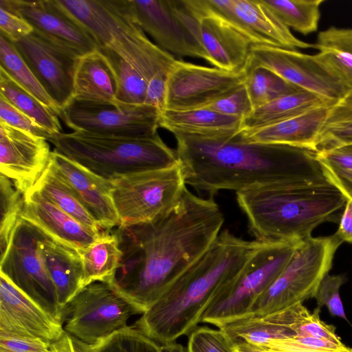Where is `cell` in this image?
<instances>
[{
  "instance_id": "obj_41",
  "label": "cell",
  "mask_w": 352,
  "mask_h": 352,
  "mask_svg": "<svg viewBox=\"0 0 352 352\" xmlns=\"http://www.w3.org/2000/svg\"><path fill=\"white\" fill-rule=\"evenodd\" d=\"M316 158L327 179L347 199H352V148H322L316 152Z\"/></svg>"
},
{
  "instance_id": "obj_5",
  "label": "cell",
  "mask_w": 352,
  "mask_h": 352,
  "mask_svg": "<svg viewBox=\"0 0 352 352\" xmlns=\"http://www.w3.org/2000/svg\"><path fill=\"white\" fill-rule=\"evenodd\" d=\"M49 142L59 153L109 182L179 163L176 150L168 146L158 134L131 138L59 133Z\"/></svg>"
},
{
  "instance_id": "obj_51",
  "label": "cell",
  "mask_w": 352,
  "mask_h": 352,
  "mask_svg": "<svg viewBox=\"0 0 352 352\" xmlns=\"http://www.w3.org/2000/svg\"><path fill=\"white\" fill-rule=\"evenodd\" d=\"M335 234L342 242L352 243V199H347Z\"/></svg>"
},
{
  "instance_id": "obj_12",
  "label": "cell",
  "mask_w": 352,
  "mask_h": 352,
  "mask_svg": "<svg viewBox=\"0 0 352 352\" xmlns=\"http://www.w3.org/2000/svg\"><path fill=\"white\" fill-rule=\"evenodd\" d=\"M133 16L157 45L172 55L207 60L197 21L183 0H128Z\"/></svg>"
},
{
  "instance_id": "obj_17",
  "label": "cell",
  "mask_w": 352,
  "mask_h": 352,
  "mask_svg": "<svg viewBox=\"0 0 352 352\" xmlns=\"http://www.w3.org/2000/svg\"><path fill=\"white\" fill-rule=\"evenodd\" d=\"M183 1L197 21L206 61L228 72L243 69L250 57L251 42L226 19L209 9L204 0Z\"/></svg>"
},
{
  "instance_id": "obj_15",
  "label": "cell",
  "mask_w": 352,
  "mask_h": 352,
  "mask_svg": "<svg viewBox=\"0 0 352 352\" xmlns=\"http://www.w3.org/2000/svg\"><path fill=\"white\" fill-rule=\"evenodd\" d=\"M245 68L232 72L177 59L167 80L164 109L204 107L245 82Z\"/></svg>"
},
{
  "instance_id": "obj_46",
  "label": "cell",
  "mask_w": 352,
  "mask_h": 352,
  "mask_svg": "<svg viewBox=\"0 0 352 352\" xmlns=\"http://www.w3.org/2000/svg\"><path fill=\"white\" fill-rule=\"evenodd\" d=\"M221 114L245 118L253 107L244 84L204 107Z\"/></svg>"
},
{
  "instance_id": "obj_49",
  "label": "cell",
  "mask_w": 352,
  "mask_h": 352,
  "mask_svg": "<svg viewBox=\"0 0 352 352\" xmlns=\"http://www.w3.org/2000/svg\"><path fill=\"white\" fill-rule=\"evenodd\" d=\"M33 31L32 26L25 20L0 7V35L14 43L29 35Z\"/></svg>"
},
{
  "instance_id": "obj_32",
  "label": "cell",
  "mask_w": 352,
  "mask_h": 352,
  "mask_svg": "<svg viewBox=\"0 0 352 352\" xmlns=\"http://www.w3.org/2000/svg\"><path fill=\"white\" fill-rule=\"evenodd\" d=\"M78 252L82 263V288L94 282H112L121 257L115 232L103 230L94 243Z\"/></svg>"
},
{
  "instance_id": "obj_35",
  "label": "cell",
  "mask_w": 352,
  "mask_h": 352,
  "mask_svg": "<svg viewBox=\"0 0 352 352\" xmlns=\"http://www.w3.org/2000/svg\"><path fill=\"white\" fill-rule=\"evenodd\" d=\"M32 188L84 226L95 231L102 230L71 189L53 172L49 164Z\"/></svg>"
},
{
  "instance_id": "obj_34",
  "label": "cell",
  "mask_w": 352,
  "mask_h": 352,
  "mask_svg": "<svg viewBox=\"0 0 352 352\" xmlns=\"http://www.w3.org/2000/svg\"><path fill=\"white\" fill-rule=\"evenodd\" d=\"M0 95L44 129L54 134L61 133L58 116L1 68Z\"/></svg>"
},
{
  "instance_id": "obj_39",
  "label": "cell",
  "mask_w": 352,
  "mask_h": 352,
  "mask_svg": "<svg viewBox=\"0 0 352 352\" xmlns=\"http://www.w3.org/2000/svg\"><path fill=\"white\" fill-rule=\"evenodd\" d=\"M244 85L253 109L298 89L271 70L263 67H245Z\"/></svg>"
},
{
  "instance_id": "obj_6",
  "label": "cell",
  "mask_w": 352,
  "mask_h": 352,
  "mask_svg": "<svg viewBox=\"0 0 352 352\" xmlns=\"http://www.w3.org/2000/svg\"><path fill=\"white\" fill-rule=\"evenodd\" d=\"M342 243L335 234L311 236L300 241L279 274L254 302L250 315L265 316L314 298Z\"/></svg>"
},
{
  "instance_id": "obj_11",
  "label": "cell",
  "mask_w": 352,
  "mask_h": 352,
  "mask_svg": "<svg viewBox=\"0 0 352 352\" xmlns=\"http://www.w3.org/2000/svg\"><path fill=\"white\" fill-rule=\"evenodd\" d=\"M137 314L132 305L108 283L83 287L65 309V332L86 344H94L126 327Z\"/></svg>"
},
{
  "instance_id": "obj_31",
  "label": "cell",
  "mask_w": 352,
  "mask_h": 352,
  "mask_svg": "<svg viewBox=\"0 0 352 352\" xmlns=\"http://www.w3.org/2000/svg\"><path fill=\"white\" fill-rule=\"evenodd\" d=\"M333 104L311 92L298 90L254 109L243 119L241 131L262 128Z\"/></svg>"
},
{
  "instance_id": "obj_38",
  "label": "cell",
  "mask_w": 352,
  "mask_h": 352,
  "mask_svg": "<svg viewBox=\"0 0 352 352\" xmlns=\"http://www.w3.org/2000/svg\"><path fill=\"white\" fill-rule=\"evenodd\" d=\"M110 64L118 82L117 101L126 104H144L146 82L126 59L112 49L98 48Z\"/></svg>"
},
{
  "instance_id": "obj_20",
  "label": "cell",
  "mask_w": 352,
  "mask_h": 352,
  "mask_svg": "<svg viewBox=\"0 0 352 352\" xmlns=\"http://www.w3.org/2000/svg\"><path fill=\"white\" fill-rule=\"evenodd\" d=\"M64 332L61 322L0 274V334L53 343Z\"/></svg>"
},
{
  "instance_id": "obj_10",
  "label": "cell",
  "mask_w": 352,
  "mask_h": 352,
  "mask_svg": "<svg viewBox=\"0 0 352 352\" xmlns=\"http://www.w3.org/2000/svg\"><path fill=\"white\" fill-rule=\"evenodd\" d=\"M161 111L154 106L73 98L59 117L74 132L131 138L156 135Z\"/></svg>"
},
{
  "instance_id": "obj_4",
  "label": "cell",
  "mask_w": 352,
  "mask_h": 352,
  "mask_svg": "<svg viewBox=\"0 0 352 352\" xmlns=\"http://www.w3.org/2000/svg\"><path fill=\"white\" fill-rule=\"evenodd\" d=\"M236 195L251 234L262 243L303 241L320 224L340 222L347 200L329 181L254 188Z\"/></svg>"
},
{
  "instance_id": "obj_50",
  "label": "cell",
  "mask_w": 352,
  "mask_h": 352,
  "mask_svg": "<svg viewBox=\"0 0 352 352\" xmlns=\"http://www.w3.org/2000/svg\"><path fill=\"white\" fill-rule=\"evenodd\" d=\"M0 352H56L52 343L0 334Z\"/></svg>"
},
{
  "instance_id": "obj_7",
  "label": "cell",
  "mask_w": 352,
  "mask_h": 352,
  "mask_svg": "<svg viewBox=\"0 0 352 352\" xmlns=\"http://www.w3.org/2000/svg\"><path fill=\"white\" fill-rule=\"evenodd\" d=\"M300 242L264 243L237 276L213 298L201 322L219 328L250 315L254 302L279 274Z\"/></svg>"
},
{
  "instance_id": "obj_9",
  "label": "cell",
  "mask_w": 352,
  "mask_h": 352,
  "mask_svg": "<svg viewBox=\"0 0 352 352\" xmlns=\"http://www.w3.org/2000/svg\"><path fill=\"white\" fill-rule=\"evenodd\" d=\"M43 236L38 228L20 218L1 257L0 274L63 324L64 312L42 255Z\"/></svg>"
},
{
  "instance_id": "obj_37",
  "label": "cell",
  "mask_w": 352,
  "mask_h": 352,
  "mask_svg": "<svg viewBox=\"0 0 352 352\" xmlns=\"http://www.w3.org/2000/svg\"><path fill=\"white\" fill-rule=\"evenodd\" d=\"M289 29L307 35L318 30L324 0H263Z\"/></svg>"
},
{
  "instance_id": "obj_40",
  "label": "cell",
  "mask_w": 352,
  "mask_h": 352,
  "mask_svg": "<svg viewBox=\"0 0 352 352\" xmlns=\"http://www.w3.org/2000/svg\"><path fill=\"white\" fill-rule=\"evenodd\" d=\"M347 146L352 148V95L334 103L322 128L318 150Z\"/></svg>"
},
{
  "instance_id": "obj_44",
  "label": "cell",
  "mask_w": 352,
  "mask_h": 352,
  "mask_svg": "<svg viewBox=\"0 0 352 352\" xmlns=\"http://www.w3.org/2000/svg\"><path fill=\"white\" fill-rule=\"evenodd\" d=\"M261 348L287 352H352V348L343 343L300 336L275 341Z\"/></svg>"
},
{
  "instance_id": "obj_24",
  "label": "cell",
  "mask_w": 352,
  "mask_h": 352,
  "mask_svg": "<svg viewBox=\"0 0 352 352\" xmlns=\"http://www.w3.org/2000/svg\"><path fill=\"white\" fill-rule=\"evenodd\" d=\"M309 314L307 307L299 303L263 316L249 315L227 322L219 329L234 344L263 347L296 336L298 324Z\"/></svg>"
},
{
  "instance_id": "obj_48",
  "label": "cell",
  "mask_w": 352,
  "mask_h": 352,
  "mask_svg": "<svg viewBox=\"0 0 352 352\" xmlns=\"http://www.w3.org/2000/svg\"><path fill=\"white\" fill-rule=\"evenodd\" d=\"M320 309L316 307L312 313L300 321L296 329V336H309L336 343H342L336 333V327L320 320Z\"/></svg>"
},
{
  "instance_id": "obj_52",
  "label": "cell",
  "mask_w": 352,
  "mask_h": 352,
  "mask_svg": "<svg viewBox=\"0 0 352 352\" xmlns=\"http://www.w3.org/2000/svg\"><path fill=\"white\" fill-rule=\"evenodd\" d=\"M52 344L56 352H85L83 342L65 331L58 340Z\"/></svg>"
},
{
  "instance_id": "obj_42",
  "label": "cell",
  "mask_w": 352,
  "mask_h": 352,
  "mask_svg": "<svg viewBox=\"0 0 352 352\" xmlns=\"http://www.w3.org/2000/svg\"><path fill=\"white\" fill-rule=\"evenodd\" d=\"M0 250L5 254L12 233L20 219L24 203V195L12 181L0 174Z\"/></svg>"
},
{
  "instance_id": "obj_45",
  "label": "cell",
  "mask_w": 352,
  "mask_h": 352,
  "mask_svg": "<svg viewBox=\"0 0 352 352\" xmlns=\"http://www.w3.org/2000/svg\"><path fill=\"white\" fill-rule=\"evenodd\" d=\"M346 282V276L342 274L331 275L327 274L321 280L314 298L318 308L325 306L333 316L346 320L344 306L340 295V289Z\"/></svg>"
},
{
  "instance_id": "obj_1",
  "label": "cell",
  "mask_w": 352,
  "mask_h": 352,
  "mask_svg": "<svg viewBox=\"0 0 352 352\" xmlns=\"http://www.w3.org/2000/svg\"><path fill=\"white\" fill-rule=\"evenodd\" d=\"M223 223L212 197L186 188L160 220L117 227L121 257L109 285L137 314H144L209 250Z\"/></svg>"
},
{
  "instance_id": "obj_21",
  "label": "cell",
  "mask_w": 352,
  "mask_h": 352,
  "mask_svg": "<svg viewBox=\"0 0 352 352\" xmlns=\"http://www.w3.org/2000/svg\"><path fill=\"white\" fill-rule=\"evenodd\" d=\"M49 166L71 189L101 230H110L119 226V217L111 194V182L55 149L51 152Z\"/></svg>"
},
{
  "instance_id": "obj_28",
  "label": "cell",
  "mask_w": 352,
  "mask_h": 352,
  "mask_svg": "<svg viewBox=\"0 0 352 352\" xmlns=\"http://www.w3.org/2000/svg\"><path fill=\"white\" fill-rule=\"evenodd\" d=\"M117 94L116 77L104 56L98 50L82 56L75 73L74 98L116 103Z\"/></svg>"
},
{
  "instance_id": "obj_19",
  "label": "cell",
  "mask_w": 352,
  "mask_h": 352,
  "mask_svg": "<svg viewBox=\"0 0 352 352\" xmlns=\"http://www.w3.org/2000/svg\"><path fill=\"white\" fill-rule=\"evenodd\" d=\"M0 7L23 19L34 30L82 56L98 50L94 37L58 0H0Z\"/></svg>"
},
{
  "instance_id": "obj_2",
  "label": "cell",
  "mask_w": 352,
  "mask_h": 352,
  "mask_svg": "<svg viewBox=\"0 0 352 352\" xmlns=\"http://www.w3.org/2000/svg\"><path fill=\"white\" fill-rule=\"evenodd\" d=\"M240 131L174 135L186 184L212 197L221 190L238 192L328 181L316 152L249 142L242 138Z\"/></svg>"
},
{
  "instance_id": "obj_30",
  "label": "cell",
  "mask_w": 352,
  "mask_h": 352,
  "mask_svg": "<svg viewBox=\"0 0 352 352\" xmlns=\"http://www.w3.org/2000/svg\"><path fill=\"white\" fill-rule=\"evenodd\" d=\"M314 48L318 60L352 95V28L331 26L320 31Z\"/></svg>"
},
{
  "instance_id": "obj_27",
  "label": "cell",
  "mask_w": 352,
  "mask_h": 352,
  "mask_svg": "<svg viewBox=\"0 0 352 352\" xmlns=\"http://www.w3.org/2000/svg\"><path fill=\"white\" fill-rule=\"evenodd\" d=\"M42 255L63 312L82 289L83 268L80 254L43 234Z\"/></svg>"
},
{
  "instance_id": "obj_43",
  "label": "cell",
  "mask_w": 352,
  "mask_h": 352,
  "mask_svg": "<svg viewBox=\"0 0 352 352\" xmlns=\"http://www.w3.org/2000/svg\"><path fill=\"white\" fill-rule=\"evenodd\" d=\"M187 352H237L232 341L221 329L197 327L188 338Z\"/></svg>"
},
{
  "instance_id": "obj_26",
  "label": "cell",
  "mask_w": 352,
  "mask_h": 352,
  "mask_svg": "<svg viewBox=\"0 0 352 352\" xmlns=\"http://www.w3.org/2000/svg\"><path fill=\"white\" fill-rule=\"evenodd\" d=\"M94 37L98 48L109 45L131 20L128 0H58Z\"/></svg>"
},
{
  "instance_id": "obj_8",
  "label": "cell",
  "mask_w": 352,
  "mask_h": 352,
  "mask_svg": "<svg viewBox=\"0 0 352 352\" xmlns=\"http://www.w3.org/2000/svg\"><path fill=\"white\" fill-rule=\"evenodd\" d=\"M111 184L119 226L160 220L175 206L186 188L179 162L170 167L126 176Z\"/></svg>"
},
{
  "instance_id": "obj_29",
  "label": "cell",
  "mask_w": 352,
  "mask_h": 352,
  "mask_svg": "<svg viewBox=\"0 0 352 352\" xmlns=\"http://www.w3.org/2000/svg\"><path fill=\"white\" fill-rule=\"evenodd\" d=\"M242 118L226 116L206 107L184 110L164 109L159 126L173 135H213L238 131Z\"/></svg>"
},
{
  "instance_id": "obj_33",
  "label": "cell",
  "mask_w": 352,
  "mask_h": 352,
  "mask_svg": "<svg viewBox=\"0 0 352 352\" xmlns=\"http://www.w3.org/2000/svg\"><path fill=\"white\" fill-rule=\"evenodd\" d=\"M85 352H187L176 342L157 341L133 326H126L94 344L83 343Z\"/></svg>"
},
{
  "instance_id": "obj_16",
  "label": "cell",
  "mask_w": 352,
  "mask_h": 352,
  "mask_svg": "<svg viewBox=\"0 0 352 352\" xmlns=\"http://www.w3.org/2000/svg\"><path fill=\"white\" fill-rule=\"evenodd\" d=\"M211 10L220 14L252 45L289 50L314 48L297 38L263 0H204Z\"/></svg>"
},
{
  "instance_id": "obj_14",
  "label": "cell",
  "mask_w": 352,
  "mask_h": 352,
  "mask_svg": "<svg viewBox=\"0 0 352 352\" xmlns=\"http://www.w3.org/2000/svg\"><path fill=\"white\" fill-rule=\"evenodd\" d=\"M246 66L267 68L298 89L333 103L349 94L316 54L298 50L252 45Z\"/></svg>"
},
{
  "instance_id": "obj_13",
  "label": "cell",
  "mask_w": 352,
  "mask_h": 352,
  "mask_svg": "<svg viewBox=\"0 0 352 352\" xmlns=\"http://www.w3.org/2000/svg\"><path fill=\"white\" fill-rule=\"evenodd\" d=\"M12 43L61 111L74 96L75 73L82 56L35 30Z\"/></svg>"
},
{
  "instance_id": "obj_36",
  "label": "cell",
  "mask_w": 352,
  "mask_h": 352,
  "mask_svg": "<svg viewBox=\"0 0 352 352\" xmlns=\"http://www.w3.org/2000/svg\"><path fill=\"white\" fill-rule=\"evenodd\" d=\"M0 68L57 116L60 110L54 102L12 43L0 35Z\"/></svg>"
},
{
  "instance_id": "obj_3",
  "label": "cell",
  "mask_w": 352,
  "mask_h": 352,
  "mask_svg": "<svg viewBox=\"0 0 352 352\" xmlns=\"http://www.w3.org/2000/svg\"><path fill=\"white\" fill-rule=\"evenodd\" d=\"M264 243L221 231L209 250L134 324L150 338L174 342L189 334L217 294L233 280Z\"/></svg>"
},
{
  "instance_id": "obj_53",
  "label": "cell",
  "mask_w": 352,
  "mask_h": 352,
  "mask_svg": "<svg viewBox=\"0 0 352 352\" xmlns=\"http://www.w3.org/2000/svg\"><path fill=\"white\" fill-rule=\"evenodd\" d=\"M234 347L237 352H287L276 351L270 349L257 347L253 345L247 344H234Z\"/></svg>"
},
{
  "instance_id": "obj_25",
  "label": "cell",
  "mask_w": 352,
  "mask_h": 352,
  "mask_svg": "<svg viewBox=\"0 0 352 352\" xmlns=\"http://www.w3.org/2000/svg\"><path fill=\"white\" fill-rule=\"evenodd\" d=\"M333 104L324 105L262 128L240 131V133L242 138L249 142L287 146L317 152L320 134Z\"/></svg>"
},
{
  "instance_id": "obj_18",
  "label": "cell",
  "mask_w": 352,
  "mask_h": 352,
  "mask_svg": "<svg viewBox=\"0 0 352 352\" xmlns=\"http://www.w3.org/2000/svg\"><path fill=\"white\" fill-rule=\"evenodd\" d=\"M51 152L45 139L0 121V173L23 195L45 171Z\"/></svg>"
},
{
  "instance_id": "obj_22",
  "label": "cell",
  "mask_w": 352,
  "mask_h": 352,
  "mask_svg": "<svg viewBox=\"0 0 352 352\" xmlns=\"http://www.w3.org/2000/svg\"><path fill=\"white\" fill-rule=\"evenodd\" d=\"M106 47L132 64L146 82V94L166 91L169 72L177 58L152 43L133 16Z\"/></svg>"
},
{
  "instance_id": "obj_47",
  "label": "cell",
  "mask_w": 352,
  "mask_h": 352,
  "mask_svg": "<svg viewBox=\"0 0 352 352\" xmlns=\"http://www.w3.org/2000/svg\"><path fill=\"white\" fill-rule=\"evenodd\" d=\"M0 121L49 141L54 133L38 124L0 95Z\"/></svg>"
},
{
  "instance_id": "obj_23",
  "label": "cell",
  "mask_w": 352,
  "mask_h": 352,
  "mask_svg": "<svg viewBox=\"0 0 352 352\" xmlns=\"http://www.w3.org/2000/svg\"><path fill=\"white\" fill-rule=\"evenodd\" d=\"M20 218L53 240L76 251L90 246L103 231H95L84 226L33 188L24 195Z\"/></svg>"
}]
</instances>
